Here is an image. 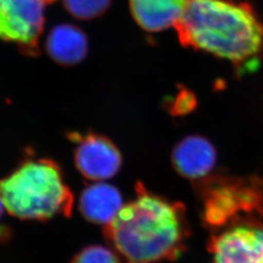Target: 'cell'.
<instances>
[{"instance_id": "1", "label": "cell", "mask_w": 263, "mask_h": 263, "mask_svg": "<svg viewBox=\"0 0 263 263\" xmlns=\"http://www.w3.org/2000/svg\"><path fill=\"white\" fill-rule=\"evenodd\" d=\"M179 43L251 72L263 60V23L254 6L237 0H186L175 25Z\"/></svg>"}, {"instance_id": "2", "label": "cell", "mask_w": 263, "mask_h": 263, "mask_svg": "<svg viewBox=\"0 0 263 263\" xmlns=\"http://www.w3.org/2000/svg\"><path fill=\"white\" fill-rule=\"evenodd\" d=\"M111 249L125 263L173 262L187 249L185 208L136 185V198L104 226Z\"/></svg>"}, {"instance_id": "3", "label": "cell", "mask_w": 263, "mask_h": 263, "mask_svg": "<svg viewBox=\"0 0 263 263\" xmlns=\"http://www.w3.org/2000/svg\"><path fill=\"white\" fill-rule=\"evenodd\" d=\"M0 197L9 214L24 220L69 216L73 206V195L57 162L32 156L0 180Z\"/></svg>"}, {"instance_id": "4", "label": "cell", "mask_w": 263, "mask_h": 263, "mask_svg": "<svg viewBox=\"0 0 263 263\" xmlns=\"http://www.w3.org/2000/svg\"><path fill=\"white\" fill-rule=\"evenodd\" d=\"M199 191L204 226L217 231L246 219H263V179L210 177Z\"/></svg>"}, {"instance_id": "5", "label": "cell", "mask_w": 263, "mask_h": 263, "mask_svg": "<svg viewBox=\"0 0 263 263\" xmlns=\"http://www.w3.org/2000/svg\"><path fill=\"white\" fill-rule=\"evenodd\" d=\"M57 0H0V39L25 56L39 55L45 12Z\"/></svg>"}, {"instance_id": "6", "label": "cell", "mask_w": 263, "mask_h": 263, "mask_svg": "<svg viewBox=\"0 0 263 263\" xmlns=\"http://www.w3.org/2000/svg\"><path fill=\"white\" fill-rule=\"evenodd\" d=\"M213 263H263V223L246 219L214 231L208 241Z\"/></svg>"}, {"instance_id": "7", "label": "cell", "mask_w": 263, "mask_h": 263, "mask_svg": "<svg viewBox=\"0 0 263 263\" xmlns=\"http://www.w3.org/2000/svg\"><path fill=\"white\" fill-rule=\"evenodd\" d=\"M76 169L85 179L103 181L113 178L122 166V155L108 138L96 133H70Z\"/></svg>"}, {"instance_id": "8", "label": "cell", "mask_w": 263, "mask_h": 263, "mask_svg": "<svg viewBox=\"0 0 263 263\" xmlns=\"http://www.w3.org/2000/svg\"><path fill=\"white\" fill-rule=\"evenodd\" d=\"M216 162V151L211 141L193 135L179 141L172 152L175 171L182 178L197 180L207 178Z\"/></svg>"}, {"instance_id": "9", "label": "cell", "mask_w": 263, "mask_h": 263, "mask_svg": "<svg viewBox=\"0 0 263 263\" xmlns=\"http://www.w3.org/2000/svg\"><path fill=\"white\" fill-rule=\"evenodd\" d=\"M45 49L58 65L72 66L84 60L89 50L88 37L84 31L72 24H60L50 30Z\"/></svg>"}, {"instance_id": "10", "label": "cell", "mask_w": 263, "mask_h": 263, "mask_svg": "<svg viewBox=\"0 0 263 263\" xmlns=\"http://www.w3.org/2000/svg\"><path fill=\"white\" fill-rule=\"evenodd\" d=\"M186 0H129L132 17L146 32L174 28L185 8Z\"/></svg>"}, {"instance_id": "11", "label": "cell", "mask_w": 263, "mask_h": 263, "mask_svg": "<svg viewBox=\"0 0 263 263\" xmlns=\"http://www.w3.org/2000/svg\"><path fill=\"white\" fill-rule=\"evenodd\" d=\"M120 191L111 184L96 181L81 193L79 209L89 221L98 224H108L122 209Z\"/></svg>"}, {"instance_id": "12", "label": "cell", "mask_w": 263, "mask_h": 263, "mask_svg": "<svg viewBox=\"0 0 263 263\" xmlns=\"http://www.w3.org/2000/svg\"><path fill=\"white\" fill-rule=\"evenodd\" d=\"M65 9L76 19L90 21L103 16L111 0H63Z\"/></svg>"}, {"instance_id": "13", "label": "cell", "mask_w": 263, "mask_h": 263, "mask_svg": "<svg viewBox=\"0 0 263 263\" xmlns=\"http://www.w3.org/2000/svg\"><path fill=\"white\" fill-rule=\"evenodd\" d=\"M71 263H120V257L112 249L91 246L77 254Z\"/></svg>"}, {"instance_id": "14", "label": "cell", "mask_w": 263, "mask_h": 263, "mask_svg": "<svg viewBox=\"0 0 263 263\" xmlns=\"http://www.w3.org/2000/svg\"><path fill=\"white\" fill-rule=\"evenodd\" d=\"M196 105L197 99L195 95L186 88H181L175 99L168 104V109L175 116H182L194 110Z\"/></svg>"}, {"instance_id": "15", "label": "cell", "mask_w": 263, "mask_h": 263, "mask_svg": "<svg viewBox=\"0 0 263 263\" xmlns=\"http://www.w3.org/2000/svg\"><path fill=\"white\" fill-rule=\"evenodd\" d=\"M4 209H5V207H4V204H3V202H2V199L0 197V217L2 216V215H3V211H4Z\"/></svg>"}]
</instances>
